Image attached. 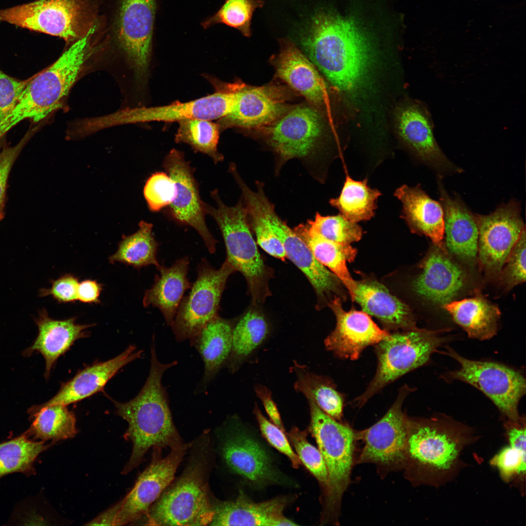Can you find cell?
I'll use <instances>...</instances> for the list:
<instances>
[{"label": "cell", "mask_w": 526, "mask_h": 526, "mask_svg": "<svg viewBox=\"0 0 526 526\" xmlns=\"http://www.w3.org/2000/svg\"><path fill=\"white\" fill-rule=\"evenodd\" d=\"M301 42L311 61L338 90L352 91L362 81L370 52L367 40L350 19L319 11L312 17Z\"/></svg>", "instance_id": "1"}, {"label": "cell", "mask_w": 526, "mask_h": 526, "mask_svg": "<svg viewBox=\"0 0 526 526\" xmlns=\"http://www.w3.org/2000/svg\"><path fill=\"white\" fill-rule=\"evenodd\" d=\"M152 339L150 367L144 386L129 401L113 400L116 413L128 424L125 436L132 443L130 458L122 471L124 474L136 468L150 448L170 449L184 443L173 423L168 394L162 383L164 373L177 362H161L154 337Z\"/></svg>", "instance_id": "2"}, {"label": "cell", "mask_w": 526, "mask_h": 526, "mask_svg": "<svg viewBox=\"0 0 526 526\" xmlns=\"http://www.w3.org/2000/svg\"><path fill=\"white\" fill-rule=\"evenodd\" d=\"M477 437L471 429L449 420L408 418L406 475L416 485L438 487L449 482L463 465L464 449Z\"/></svg>", "instance_id": "3"}, {"label": "cell", "mask_w": 526, "mask_h": 526, "mask_svg": "<svg viewBox=\"0 0 526 526\" xmlns=\"http://www.w3.org/2000/svg\"><path fill=\"white\" fill-rule=\"evenodd\" d=\"M203 436L193 441V452L182 474L174 479L138 520H142L143 525H210L215 504L208 487L210 449L207 432Z\"/></svg>", "instance_id": "4"}, {"label": "cell", "mask_w": 526, "mask_h": 526, "mask_svg": "<svg viewBox=\"0 0 526 526\" xmlns=\"http://www.w3.org/2000/svg\"><path fill=\"white\" fill-rule=\"evenodd\" d=\"M93 28L51 65L33 75L12 112L0 123V138L21 121L38 122L61 106L87 58Z\"/></svg>", "instance_id": "5"}, {"label": "cell", "mask_w": 526, "mask_h": 526, "mask_svg": "<svg viewBox=\"0 0 526 526\" xmlns=\"http://www.w3.org/2000/svg\"><path fill=\"white\" fill-rule=\"evenodd\" d=\"M216 203L213 207L204 202L206 214L217 223L223 237L226 259L245 278L254 301L260 303L269 294L270 275L259 252L250 229L246 208L242 198L232 207L222 200L217 189L210 192Z\"/></svg>", "instance_id": "6"}, {"label": "cell", "mask_w": 526, "mask_h": 526, "mask_svg": "<svg viewBox=\"0 0 526 526\" xmlns=\"http://www.w3.org/2000/svg\"><path fill=\"white\" fill-rule=\"evenodd\" d=\"M307 399L310 413L309 430L316 440L328 474L322 522H330L338 516L342 495L350 482L356 435L350 427L324 412L312 398Z\"/></svg>", "instance_id": "7"}, {"label": "cell", "mask_w": 526, "mask_h": 526, "mask_svg": "<svg viewBox=\"0 0 526 526\" xmlns=\"http://www.w3.org/2000/svg\"><path fill=\"white\" fill-rule=\"evenodd\" d=\"M94 9L86 0H36L0 10V21L75 42L93 28Z\"/></svg>", "instance_id": "8"}, {"label": "cell", "mask_w": 526, "mask_h": 526, "mask_svg": "<svg viewBox=\"0 0 526 526\" xmlns=\"http://www.w3.org/2000/svg\"><path fill=\"white\" fill-rule=\"evenodd\" d=\"M438 331L418 328L390 334L376 344L377 367L365 391L355 401L363 405L387 385L425 364L446 339Z\"/></svg>", "instance_id": "9"}, {"label": "cell", "mask_w": 526, "mask_h": 526, "mask_svg": "<svg viewBox=\"0 0 526 526\" xmlns=\"http://www.w3.org/2000/svg\"><path fill=\"white\" fill-rule=\"evenodd\" d=\"M234 272L226 259L218 269L212 267L206 260H202L198 266L197 278L188 295L183 298L170 325L178 341L191 340L218 315L227 279Z\"/></svg>", "instance_id": "10"}, {"label": "cell", "mask_w": 526, "mask_h": 526, "mask_svg": "<svg viewBox=\"0 0 526 526\" xmlns=\"http://www.w3.org/2000/svg\"><path fill=\"white\" fill-rule=\"evenodd\" d=\"M446 353L460 365L450 374L451 378L467 382L482 392L507 420L522 419L518 403L526 394V380L521 374L501 364L467 359L451 349L448 348Z\"/></svg>", "instance_id": "11"}, {"label": "cell", "mask_w": 526, "mask_h": 526, "mask_svg": "<svg viewBox=\"0 0 526 526\" xmlns=\"http://www.w3.org/2000/svg\"><path fill=\"white\" fill-rule=\"evenodd\" d=\"M229 90L217 92L186 102L151 107L128 108L96 117L94 120L99 130L126 124L150 121L173 122L189 119L215 120L227 115L231 111L236 99L237 86Z\"/></svg>", "instance_id": "12"}, {"label": "cell", "mask_w": 526, "mask_h": 526, "mask_svg": "<svg viewBox=\"0 0 526 526\" xmlns=\"http://www.w3.org/2000/svg\"><path fill=\"white\" fill-rule=\"evenodd\" d=\"M249 200L282 242L286 258L305 275L319 299L325 300L331 294H339L340 281L317 260L305 243L278 216L263 188H259L251 193Z\"/></svg>", "instance_id": "13"}, {"label": "cell", "mask_w": 526, "mask_h": 526, "mask_svg": "<svg viewBox=\"0 0 526 526\" xmlns=\"http://www.w3.org/2000/svg\"><path fill=\"white\" fill-rule=\"evenodd\" d=\"M478 229L477 257L485 273L499 276L514 245L525 230L519 204L511 200L488 215L474 214Z\"/></svg>", "instance_id": "14"}, {"label": "cell", "mask_w": 526, "mask_h": 526, "mask_svg": "<svg viewBox=\"0 0 526 526\" xmlns=\"http://www.w3.org/2000/svg\"><path fill=\"white\" fill-rule=\"evenodd\" d=\"M184 442L170 449L165 457L162 449L154 447L150 464L141 473L134 486L122 499L114 526L136 522L143 517L151 506L173 481L178 467L192 445Z\"/></svg>", "instance_id": "15"}, {"label": "cell", "mask_w": 526, "mask_h": 526, "mask_svg": "<svg viewBox=\"0 0 526 526\" xmlns=\"http://www.w3.org/2000/svg\"><path fill=\"white\" fill-rule=\"evenodd\" d=\"M156 11V0H121L115 36L140 80L148 73Z\"/></svg>", "instance_id": "16"}, {"label": "cell", "mask_w": 526, "mask_h": 526, "mask_svg": "<svg viewBox=\"0 0 526 526\" xmlns=\"http://www.w3.org/2000/svg\"><path fill=\"white\" fill-rule=\"evenodd\" d=\"M410 390L404 386L386 413L378 422L359 433L364 446L359 463H372L387 469L403 468L408 433V418L402 412Z\"/></svg>", "instance_id": "17"}, {"label": "cell", "mask_w": 526, "mask_h": 526, "mask_svg": "<svg viewBox=\"0 0 526 526\" xmlns=\"http://www.w3.org/2000/svg\"><path fill=\"white\" fill-rule=\"evenodd\" d=\"M322 132L320 117L314 109L298 106L275 123L268 132L267 142L276 157V173L288 160L315 157Z\"/></svg>", "instance_id": "18"}, {"label": "cell", "mask_w": 526, "mask_h": 526, "mask_svg": "<svg viewBox=\"0 0 526 526\" xmlns=\"http://www.w3.org/2000/svg\"><path fill=\"white\" fill-rule=\"evenodd\" d=\"M163 166L176 188L175 198L168 207L169 215L179 224L196 230L209 253H214L217 241L207 225L204 202L200 197L193 168L186 160L184 153L174 149L165 157Z\"/></svg>", "instance_id": "19"}, {"label": "cell", "mask_w": 526, "mask_h": 526, "mask_svg": "<svg viewBox=\"0 0 526 526\" xmlns=\"http://www.w3.org/2000/svg\"><path fill=\"white\" fill-rule=\"evenodd\" d=\"M227 425L222 436L221 452L228 468L255 485L277 482L278 473L260 442L238 423Z\"/></svg>", "instance_id": "20"}, {"label": "cell", "mask_w": 526, "mask_h": 526, "mask_svg": "<svg viewBox=\"0 0 526 526\" xmlns=\"http://www.w3.org/2000/svg\"><path fill=\"white\" fill-rule=\"evenodd\" d=\"M466 273L448 254L433 244L412 283L414 293L426 302L443 305L456 299L465 287Z\"/></svg>", "instance_id": "21"}, {"label": "cell", "mask_w": 526, "mask_h": 526, "mask_svg": "<svg viewBox=\"0 0 526 526\" xmlns=\"http://www.w3.org/2000/svg\"><path fill=\"white\" fill-rule=\"evenodd\" d=\"M328 304L337 322L335 329L324 340V345L338 357L356 360L367 347L389 336L390 333L379 328L363 311H345L338 297L334 296Z\"/></svg>", "instance_id": "22"}, {"label": "cell", "mask_w": 526, "mask_h": 526, "mask_svg": "<svg viewBox=\"0 0 526 526\" xmlns=\"http://www.w3.org/2000/svg\"><path fill=\"white\" fill-rule=\"evenodd\" d=\"M437 185L444 212V235L447 249L454 256L468 263L477 258L478 229L474 214L458 196L451 197L438 174Z\"/></svg>", "instance_id": "23"}, {"label": "cell", "mask_w": 526, "mask_h": 526, "mask_svg": "<svg viewBox=\"0 0 526 526\" xmlns=\"http://www.w3.org/2000/svg\"><path fill=\"white\" fill-rule=\"evenodd\" d=\"M76 319V317H73L64 319H54L50 317L44 308L40 309L38 316L34 319L38 334L22 355L29 357L34 352H38L43 357L46 379L49 378L57 359L68 351L76 340L89 337L90 333L87 329L95 325L94 323H77Z\"/></svg>", "instance_id": "24"}, {"label": "cell", "mask_w": 526, "mask_h": 526, "mask_svg": "<svg viewBox=\"0 0 526 526\" xmlns=\"http://www.w3.org/2000/svg\"><path fill=\"white\" fill-rule=\"evenodd\" d=\"M290 502L287 496H278L255 502L243 492L233 500L214 504L210 526H296L283 515Z\"/></svg>", "instance_id": "25"}, {"label": "cell", "mask_w": 526, "mask_h": 526, "mask_svg": "<svg viewBox=\"0 0 526 526\" xmlns=\"http://www.w3.org/2000/svg\"><path fill=\"white\" fill-rule=\"evenodd\" d=\"M142 350L131 345L117 356L96 362L79 371L69 381L62 383L56 394L42 405H68L79 402L101 391L122 368L140 358Z\"/></svg>", "instance_id": "26"}, {"label": "cell", "mask_w": 526, "mask_h": 526, "mask_svg": "<svg viewBox=\"0 0 526 526\" xmlns=\"http://www.w3.org/2000/svg\"><path fill=\"white\" fill-rule=\"evenodd\" d=\"M399 135L417 160L442 174L460 173L439 147L428 118L417 108L404 110L398 120Z\"/></svg>", "instance_id": "27"}, {"label": "cell", "mask_w": 526, "mask_h": 526, "mask_svg": "<svg viewBox=\"0 0 526 526\" xmlns=\"http://www.w3.org/2000/svg\"><path fill=\"white\" fill-rule=\"evenodd\" d=\"M394 194L402 204L400 217L412 232L424 235L434 244L445 247L444 212L440 203L432 199L420 184L415 187L404 184Z\"/></svg>", "instance_id": "28"}, {"label": "cell", "mask_w": 526, "mask_h": 526, "mask_svg": "<svg viewBox=\"0 0 526 526\" xmlns=\"http://www.w3.org/2000/svg\"><path fill=\"white\" fill-rule=\"evenodd\" d=\"M267 88L237 86L236 99L231 112L220 118V130L230 127H254L274 121L283 111L281 100Z\"/></svg>", "instance_id": "29"}, {"label": "cell", "mask_w": 526, "mask_h": 526, "mask_svg": "<svg viewBox=\"0 0 526 526\" xmlns=\"http://www.w3.org/2000/svg\"><path fill=\"white\" fill-rule=\"evenodd\" d=\"M356 284L353 301L358 303L364 312L376 318L390 329L417 328L409 307L383 284L369 280L356 281Z\"/></svg>", "instance_id": "30"}, {"label": "cell", "mask_w": 526, "mask_h": 526, "mask_svg": "<svg viewBox=\"0 0 526 526\" xmlns=\"http://www.w3.org/2000/svg\"><path fill=\"white\" fill-rule=\"evenodd\" d=\"M189 264L188 258L184 257L169 267L160 264L157 267L159 274L155 275L153 285L145 292L143 306L158 308L169 325L174 319L185 292L191 286L187 277Z\"/></svg>", "instance_id": "31"}, {"label": "cell", "mask_w": 526, "mask_h": 526, "mask_svg": "<svg viewBox=\"0 0 526 526\" xmlns=\"http://www.w3.org/2000/svg\"><path fill=\"white\" fill-rule=\"evenodd\" d=\"M278 76L309 101L318 103L324 85L311 62L292 42L284 40L277 60Z\"/></svg>", "instance_id": "32"}, {"label": "cell", "mask_w": 526, "mask_h": 526, "mask_svg": "<svg viewBox=\"0 0 526 526\" xmlns=\"http://www.w3.org/2000/svg\"><path fill=\"white\" fill-rule=\"evenodd\" d=\"M294 230L305 243L317 260L343 284L353 301L356 281L352 278L346 263L354 261L356 249L350 244L336 243L322 237L313 232L307 223L296 226Z\"/></svg>", "instance_id": "33"}, {"label": "cell", "mask_w": 526, "mask_h": 526, "mask_svg": "<svg viewBox=\"0 0 526 526\" xmlns=\"http://www.w3.org/2000/svg\"><path fill=\"white\" fill-rule=\"evenodd\" d=\"M453 320L474 338H491L497 331L499 308L480 295L454 300L442 306Z\"/></svg>", "instance_id": "34"}, {"label": "cell", "mask_w": 526, "mask_h": 526, "mask_svg": "<svg viewBox=\"0 0 526 526\" xmlns=\"http://www.w3.org/2000/svg\"><path fill=\"white\" fill-rule=\"evenodd\" d=\"M233 326L231 320L218 315L190 341L204 361L203 384L211 381L227 361L232 348Z\"/></svg>", "instance_id": "35"}, {"label": "cell", "mask_w": 526, "mask_h": 526, "mask_svg": "<svg viewBox=\"0 0 526 526\" xmlns=\"http://www.w3.org/2000/svg\"><path fill=\"white\" fill-rule=\"evenodd\" d=\"M33 419L28 434L42 441L72 438L77 433L74 413L61 404L34 405L28 410Z\"/></svg>", "instance_id": "36"}, {"label": "cell", "mask_w": 526, "mask_h": 526, "mask_svg": "<svg viewBox=\"0 0 526 526\" xmlns=\"http://www.w3.org/2000/svg\"><path fill=\"white\" fill-rule=\"evenodd\" d=\"M381 195L378 189L368 185L367 179L357 181L347 175L339 195L331 199L329 203L346 219L357 223L374 217Z\"/></svg>", "instance_id": "37"}, {"label": "cell", "mask_w": 526, "mask_h": 526, "mask_svg": "<svg viewBox=\"0 0 526 526\" xmlns=\"http://www.w3.org/2000/svg\"><path fill=\"white\" fill-rule=\"evenodd\" d=\"M152 228L151 223L141 221L136 232L123 236L116 251L109 257V262L112 264L119 262L137 269L150 265L159 267L160 264L157 259L159 244L153 236Z\"/></svg>", "instance_id": "38"}, {"label": "cell", "mask_w": 526, "mask_h": 526, "mask_svg": "<svg viewBox=\"0 0 526 526\" xmlns=\"http://www.w3.org/2000/svg\"><path fill=\"white\" fill-rule=\"evenodd\" d=\"M268 333V323L261 313L254 310L246 312L233 326L232 348L226 361L229 370L234 372L264 341Z\"/></svg>", "instance_id": "39"}, {"label": "cell", "mask_w": 526, "mask_h": 526, "mask_svg": "<svg viewBox=\"0 0 526 526\" xmlns=\"http://www.w3.org/2000/svg\"><path fill=\"white\" fill-rule=\"evenodd\" d=\"M297 376L294 384L296 391L311 398L326 413L336 420L342 416L343 399L328 378L310 372L304 366L297 363L294 366Z\"/></svg>", "instance_id": "40"}, {"label": "cell", "mask_w": 526, "mask_h": 526, "mask_svg": "<svg viewBox=\"0 0 526 526\" xmlns=\"http://www.w3.org/2000/svg\"><path fill=\"white\" fill-rule=\"evenodd\" d=\"M178 123L176 142L188 144L195 151L210 157L216 164L223 161L224 156L218 150L220 130L218 124L199 119H186Z\"/></svg>", "instance_id": "41"}, {"label": "cell", "mask_w": 526, "mask_h": 526, "mask_svg": "<svg viewBox=\"0 0 526 526\" xmlns=\"http://www.w3.org/2000/svg\"><path fill=\"white\" fill-rule=\"evenodd\" d=\"M28 434L0 444V478L14 472L31 471L38 456L48 448L43 441H33Z\"/></svg>", "instance_id": "42"}, {"label": "cell", "mask_w": 526, "mask_h": 526, "mask_svg": "<svg viewBox=\"0 0 526 526\" xmlns=\"http://www.w3.org/2000/svg\"><path fill=\"white\" fill-rule=\"evenodd\" d=\"M263 5L264 2L261 0H225L220 9L201 25L207 29L217 24H225L249 37L254 12Z\"/></svg>", "instance_id": "43"}, {"label": "cell", "mask_w": 526, "mask_h": 526, "mask_svg": "<svg viewBox=\"0 0 526 526\" xmlns=\"http://www.w3.org/2000/svg\"><path fill=\"white\" fill-rule=\"evenodd\" d=\"M310 228L328 240L345 244L359 241L363 234L357 223L346 219L340 213L336 215L322 216L317 213L314 220L307 221Z\"/></svg>", "instance_id": "44"}, {"label": "cell", "mask_w": 526, "mask_h": 526, "mask_svg": "<svg viewBox=\"0 0 526 526\" xmlns=\"http://www.w3.org/2000/svg\"><path fill=\"white\" fill-rule=\"evenodd\" d=\"M286 434L301 463L318 480L324 493L328 485V474L320 451L309 442L305 431L294 427Z\"/></svg>", "instance_id": "45"}, {"label": "cell", "mask_w": 526, "mask_h": 526, "mask_svg": "<svg viewBox=\"0 0 526 526\" xmlns=\"http://www.w3.org/2000/svg\"><path fill=\"white\" fill-rule=\"evenodd\" d=\"M143 193L149 209L157 212L172 203L176 195V188L167 172H156L147 180Z\"/></svg>", "instance_id": "46"}, {"label": "cell", "mask_w": 526, "mask_h": 526, "mask_svg": "<svg viewBox=\"0 0 526 526\" xmlns=\"http://www.w3.org/2000/svg\"><path fill=\"white\" fill-rule=\"evenodd\" d=\"M244 202L258 244L268 254L284 261L286 255L280 239L265 222L257 208L251 203Z\"/></svg>", "instance_id": "47"}, {"label": "cell", "mask_w": 526, "mask_h": 526, "mask_svg": "<svg viewBox=\"0 0 526 526\" xmlns=\"http://www.w3.org/2000/svg\"><path fill=\"white\" fill-rule=\"evenodd\" d=\"M503 285L510 289L526 281V231L522 232L499 275Z\"/></svg>", "instance_id": "48"}, {"label": "cell", "mask_w": 526, "mask_h": 526, "mask_svg": "<svg viewBox=\"0 0 526 526\" xmlns=\"http://www.w3.org/2000/svg\"><path fill=\"white\" fill-rule=\"evenodd\" d=\"M253 413L257 419L262 435L274 448L285 455L290 461L293 468L297 469L301 462L293 450L286 433L263 414L258 405L255 404Z\"/></svg>", "instance_id": "49"}, {"label": "cell", "mask_w": 526, "mask_h": 526, "mask_svg": "<svg viewBox=\"0 0 526 526\" xmlns=\"http://www.w3.org/2000/svg\"><path fill=\"white\" fill-rule=\"evenodd\" d=\"M490 464L498 468L505 481L508 482L516 476L522 480L526 474V452L509 445L496 454Z\"/></svg>", "instance_id": "50"}, {"label": "cell", "mask_w": 526, "mask_h": 526, "mask_svg": "<svg viewBox=\"0 0 526 526\" xmlns=\"http://www.w3.org/2000/svg\"><path fill=\"white\" fill-rule=\"evenodd\" d=\"M33 131L28 132L16 145H0V218L3 214L8 177L12 167L21 150L32 136Z\"/></svg>", "instance_id": "51"}, {"label": "cell", "mask_w": 526, "mask_h": 526, "mask_svg": "<svg viewBox=\"0 0 526 526\" xmlns=\"http://www.w3.org/2000/svg\"><path fill=\"white\" fill-rule=\"evenodd\" d=\"M32 77L19 80L6 75L0 69V123L14 110Z\"/></svg>", "instance_id": "52"}, {"label": "cell", "mask_w": 526, "mask_h": 526, "mask_svg": "<svg viewBox=\"0 0 526 526\" xmlns=\"http://www.w3.org/2000/svg\"><path fill=\"white\" fill-rule=\"evenodd\" d=\"M51 287L41 288L39 296H51L58 303L75 302L77 300L79 279L71 274H65L56 280H51Z\"/></svg>", "instance_id": "53"}, {"label": "cell", "mask_w": 526, "mask_h": 526, "mask_svg": "<svg viewBox=\"0 0 526 526\" xmlns=\"http://www.w3.org/2000/svg\"><path fill=\"white\" fill-rule=\"evenodd\" d=\"M255 391L257 395L262 401L264 409L272 422L286 433L277 406L272 398L271 391L266 387L262 385L256 386Z\"/></svg>", "instance_id": "54"}, {"label": "cell", "mask_w": 526, "mask_h": 526, "mask_svg": "<svg viewBox=\"0 0 526 526\" xmlns=\"http://www.w3.org/2000/svg\"><path fill=\"white\" fill-rule=\"evenodd\" d=\"M103 286L95 280L86 279L82 281L78 284L77 300L86 303H100L99 297Z\"/></svg>", "instance_id": "55"}, {"label": "cell", "mask_w": 526, "mask_h": 526, "mask_svg": "<svg viewBox=\"0 0 526 526\" xmlns=\"http://www.w3.org/2000/svg\"><path fill=\"white\" fill-rule=\"evenodd\" d=\"M122 504V500L103 512L97 517L86 525L90 526H114L116 518L120 511Z\"/></svg>", "instance_id": "56"}]
</instances>
